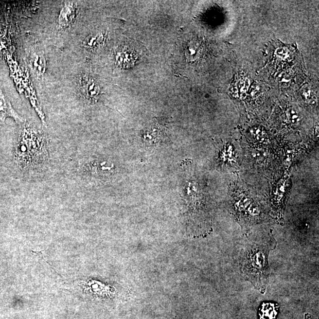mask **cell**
I'll return each mask as SVG.
<instances>
[{"label": "cell", "instance_id": "4fadbf2b", "mask_svg": "<svg viewBox=\"0 0 319 319\" xmlns=\"http://www.w3.org/2000/svg\"><path fill=\"white\" fill-rule=\"evenodd\" d=\"M301 93L302 97L306 100H309L312 96V90L308 85H305L301 88Z\"/></svg>", "mask_w": 319, "mask_h": 319}, {"label": "cell", "instance_id": "5bb4252c", "mask_svg": "<svg viewBox=\"0 0 319 319\" xmlns=\"http://www.w3.org/2000/svg\"><path fill=\"white\" fill-rule=\"evenodd\" d=\"M305 319H314L312 318V316H310L309 315L306 314L305 316Z\"/></svg>", "mask_w": 319, "mask_h": 319}, {"label": "cell", "instance_id": "3957f363", "mask_svg": "<svg viewBox=\"0 0 319 319\" xmlns=\"http://www.w3.org/2000/svg\"><path fill=\"white\" fill-rule=\"evenodd\" d=\"M78 90L81 97L87 103L97 102L101 93L100 85L92 76L81 74L79 78Z\"/></svg>", "mask_w": 319, "mask_h": 319}, {"label": "cell", "instance_id": "6da1fadb", "mask_svg": "<svg viewBox=\"0 0 319 319\" xmlns=\"http://www.w3.org/2000/svg\"><path fill=\"white\" fill-rule=\"evenodd\" d=\"M276 246V239L269 234L249 239L242 249L239 261L241 274L261 293H265L268 286L269 254Z\"/></svg>", "mask_w": 319, "mask_h": 319}, {"label": "cell", "instance_id": "8fae6325", "mask_svg": "<svg viewBox=\"0 0 319 319\" xmlns=\"http://www.w3.org/2000/svg\"><path fill=\"white\" fill-rule=\"evenodd\" d=\"M199 49V47L196 44L189 45L188 49H187L186 56L189 59H194L195 57H197V54L199 53V51H198Z\"/></svg>", "mask_w": 319, "mask_h": 319}, {"label": "cell", "instance_id": "277c9868", "mask_svg": "<svg viewBox=\"0 0 319 319\" xmlns=\"http://www.w3.org/2000/svg\"><path fill=\"white\" fill-rule=\"evenodd\" d=\"M139 56L138 52H137L133 47H122L121 49H118L117 53V63L121 67H131L136 62Z\"/></svg>", "mask_w": 319, "mask_h": 319}, {"label": "cell", "instance_id": "8992f818", "mask_svg": "<svg viewBox=\"0 0 319 319\" xmlns=\"http://www.w3.org/2000/svg\"><path fill=\"white\" fill-rule=\"evenodd\" d=\"M77 7L73 2H65L58 18L60 28L65 29L73 23L76 16Z\"/></svg>", "mask_w": 319, "mask_h": 319}, {"label": "cell", "instance_id": "52a82bcc", "mask_svg": "<svg viewBox=\"0 0 319 319\" xmlns=\"http://www.w3.org/2000/svg\"><path fill=\"white\" fill-rule=\"evenodd\" d=\"M12 117L18 123H23L21 118L12 108L7 99L5 97L2 90L0 89V122H4L7 117Z\"/></svg>", "mask_w": 319, "mask_h": 319}, {"label": "cell", "instance_id": "9c48e42d", "mask_svg": "<svg viewBox=\"0 0 319 319\" xmlns=\"http://www.w3.org/2000/svg\"><path fill=\"white\" fill-rule=\"evenodd\" d=\"M279 306L271 302H264L258 310L260 319H276Z\"/></svg>", "mask_w": 319, "mask_h": 319}, {"label": "cell", "instance_id": "ba28073f", "mask_svg": "<svg viewBox=\"0 0 319 319\" xmlns=\"http://www.w3.org/2000/svg\"><path fill=\"white\" fill-rule=\"evenodd\" d=\"M106 41V35L103 33H98L89 35L84 40L83 46L89 50H96L103 46Z\"/></svg>", "mask_w": 319, "mask_h": 319}, {"label": "cell", "instance_id": "7c38bea8", "mask_svg": "<svg viewBox=\"0 0 319 319\" xmlns=\"http://www.w3.org/2000/svg\"><path fill=\"white\" fill-rule=\"evenodd\" d=\"M251 133L255 139L263 140L265 138V131L261 130L260 128H254L251 130Z\"/></svg>", "mask_w": 319, "mask_h": 319}, {"label": "cell", "instance_id": "7a4b0ae2", "mask_svg": "<svg viewBox=\"0 0 319 319\" xmlns=\"http://www.w3.org/2000/svg\"><path fill=\"white\" fill-rule=\"evenodd\" d=\"M48 145L46 134L34 124L26 123L21 128L16 144L17 163L26 170L42 166L49 158Z\"/></svg>", "mask_w": 319, "mask_h": 319}, {"label": "cell", "instance_id": "5b68a950", "mask_svg": "<svg viewBox=\"0 0 319 319\" xmlns=\"http://www.w3.org/2000/svg\"><path fill=\"white\" fill-rule=\"evenodd\" d=\"M30 68L37 78L44 75L46 69V60L45 53L40 50L32 51L29 56Z\"/></svg>", "mask_w": 319, "mask_h": 319}, {"label": "cell", "instance_id": "30bf717a", "mask_svg": "<svg viewBox=\"0 0 319 319\" xmlns=\"http://www.w3.org/2000/svg\"><path fill=\"white\" fill-rule=\"evenodd\" d=\"M287 115L288 121L293 124H298L301 122V115L296 109L290 108L287 110Z\"/></svg>", "mask_w": 319, "mask_h": 319}]
</instances>
